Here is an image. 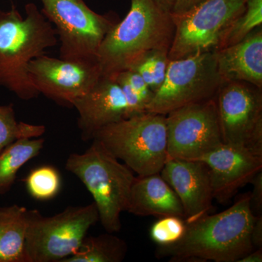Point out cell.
<instances>
[{"instance_id":"cell-1","label":"cell","mask_w":262,"mask_h":262,"mask_svg":"<svg viewBox=\"0 0 262 262\" xmlns=\"http://www.w3.org/2000/svg\"><path fill=\"white\" fill-rule=\"evenodd\" d=\"M256 217L250 207L249 192L246 193L225 211L186 223L183 238L160 246L157 254L170 261L237 262L254 250L251 232Z\"/></svg>"},{"instance_id":"cell-2","label":"cell","mask_w":262,"mask_h":262,"mask_svg":"<svg viewBox=\"0 0 262 262\" xmlns=\"http://www.w3.org/2000/svg\"><path fill=\"white\" fill-rule=\"evenodd\" d=\"M175 23L153 0H131L126 16L106 34L96 59L103 76L134 70L151 55L169 53Z\"/></svg>"},{"instance_id":"cell-3","label":"cell","mask_w":262,"mask_h":262,"mask_svg":"<svg viewBox=\"0 0 262 262\" xmlns=\"http://www.w3.org/2000/svg\"><path fill=\"white\" fill-rule=\"evenodd\" d=\"M26 16L14 6L0 10V88L24 101L39 95L29 77V63L58 42L53 24L34 3L25 6Z\"/></svg>"},{"instance_id":"cell-4","label":"cell","mask_w":262,"mask_h":262,"mask_svg":"<svg viewBox=\"0 0 262 262\" xmlns=\"http://www.w3.org/2000/svg\"><path fill=\"white\" fill-rule=\"evenodd\" d=\"M92 141L84 153H72L68 157L65 168L80 179L91 193L105 230L115 233L121 230L120 216L127 211L136 177L100 141Z\"/></svg>"},{"instance_id":"cell-5","label":"cell","mask_w":262,"mask_h":262,"mask_svg":"<svg viewBox=\"0 0 262 262\" xmlns=\"http://www.w3.org/2000/svg\"><path fill=\"white\" fill-rule=\"evenodd\" d=\"M93 139L138 176L159 173L168 159L165 115L160 114L146 113L110 124Z\"/></svg>"},{"instance_id":"cell-6","label":"cell","mask_w":262,"mask_h":262,"mask_svg":"<svg viewBox=\"0 0 262 262\" xmlns=\"http://www.w3.org/2000/svg\"><path fill=\"white\" fill-rule=\"evenodd\" d=\"M98 221L94 203L69 206L52 216L29 210L25 237L27 262H63L77 252L89 229Z\"/></svg>"},{"instance_id":"cell-7","label":"cell","mask_w":262,"mask_h":262,"mask_svg":"<svg viewBox=\"0 0 262 262\" xmlns=\"http://www.w3.org/2000/svg\"><path fill=\"white\" fill-rule=\"evenodd\" d=\"M40 1L41 12L54 24L63 59H96L103 39L120 20L115 12L96 13L84 0Z\"/></svg>"},{"instance_id":"cell-8","label":"cell","mask_w":262,"mask_h":262,"mask_svg":"<svg viewBox=\"0 0 262 262\" xmlns=\"http://www.w3.org/2000/svg\"><path fill=\"white\" fill-rule=\"evenodd\" d=\"M222 81L215 51L199 52L169 61L166 77L146 108L166 115L174 110L215 97Z\"/></svg>"},{"instance_id":"cell-9","label":"cell","mask_w":262,"mask_h":262,"mask_svg":"<svg viewBox=\"0 0 262 262\" xmlns=\"http://www.w3.org/2000/svg\"><path fill=\"white\" fill-rule=\"evenodd\" d=\"M248 0H204L180 16H173L175 34L169 60L214 51L224 32L246 9Z\"/></svg>"},{"instance_id":"cell-10","label":"cell","mask_w":262,"mask_h":262,"mask_svg":"<svg viewBox=\"0 0 262 262\" xmlns=\"http://www.w3.org/2000/svg\"><path fill=\"white\" fill-rule=\"evenodd\" d=\"M215 101L223 142L262 153V89L243 81H225Z\"/></svg>"},{"instance_id":"cell-11","label":"cell","mask_w":262,"mask_h":262,"mask_svg":"<svg viewBox=\"0 0 262 262\" xmlns=\"http://www.w3.org/2000/svg\"><path fill=\"white\" fill-rule=\"evenodd\" d=\"M168 159L198 160L223 144L215 97L165 115Z\"/></svg>"},{"instance_id":"cell-12","label":"cell","mask_w":262,"mask_h":262,"mask_svg":"<svg viewBox=\"0 0 262 262\" xmlns=\"http://www.w3.org/2000/svg\"><path fill=\"white\" fill-rule=\"evenodd\" d=\"M28 72L39 94L72 107L102 76L97 59H63L46 54L33 59Z\"/></svg>"},{"instance_id":"cell-13","label":"cell","mask_w":262,"mask_h":262,"mask_svg":"<svg viewBox=\"0 0 262 262\" xmlns=\"http://www.w3.org/2000/svg\"><path fill=\"white\" fill-rule=\"evenodd\" d=\"M198 160L208 167L213 198L220 203H227L262 170V153L225 143Z\"/></svg>"},{"instance_id":"cell-14","label":"cell","mask_w":262,"mask_h":262,"mask_svg":"<svg viewBox=\"0 0 262 262\" xmlns=\"http://www.w3.org/2000/svg\"><path fill=\"white\" fill-rule=\"evenodd\" d=\"M160 174L180 200L186 223L209 213L214 198L208 167L203 161L168 159Z\"/></svg>"},{"instance_id":"cell-15","label":"cell","mask_w":262,"mask_h":262,"mask_svg":"<svg viewBox=\"0 0 262 262\" xmlns=\"http://www.w3.org/2000/svg\"><path fill=\"white\" fill-rule=\"evenodd\" d=\"M72 107L79 114L81 138L92 140L102 127L126 119L127 105L121 88L113 77L101 76L87 94L76 100Z\"/></svg>"},{"instance_id":"cell-16","label":"cell","mask_w":262,"mask_h":262,"mask_svg":"<svg viewBox=\"0 0 262 262\" xmlns=\"http://www.w3.org/2000/svg\"><path fill=\"white\" fill-rule=\"evenodd\" d=\"M222 82L243 81L262 89V27L242 41L214 51Z\"/></svg>"},{"instance_id":"cell-17","label":"cell","mask_w":262,"mask_h":262,"mask_svg":"<svg viewBox=\"0 0 262 262\" xmlns=\"http://www.w3.org/2000/svg\"><path fill=\"white\" fill-rule=\"evenodd\" d=\"M127 211L139 216L176 215L185 220L180 200L160 173L136 177Z\"/></svg>"},{"instance_id":"cell-18","label":"cell","mask_w":262,"mask_h":262,"mask_svg":"<svg viewBox=\"0 0 262 262\" xmlns=\"http://www.w3.org/2000/svg\"><path fill=\"white\" fill-rule=\"evenodd\" d=\"M28 215L25 207H0V262H27L25 237Z\"/></svg>"},{"instance_id":"cell-19","label":"cell","mask_w":262,"mask_h":262,"mask_svg":"<svg viewBox=\"0 0 262 262\" xmlns=\"http://www.w3.org/2000/svg\"><path fill=\"white\" fill-rule=\"evenodd\" d=\"M44 144L42 138L19 139L0 153V196L9 192L19 170L39 154Z\"/></svg>"},{"instance_id":"cell-20","label":"cell","mask_w":262,"mask_h":262,"mask_svg":"<svg viewBox=\"0 0 262 262\" xmlns=\"http://www.w3.org/2000/svg\"><path fill=\"white\" fill-rule=\"evenodd\" d=\"M127 253V245L113 233L86 236L77 252L63 262H121Z\"/></svg>"},{"instance_id":"cell-21","label":"cell","mask_w":262,"mask_h":262,"mask_svg":"<svg viewBox=\"0 0 262 262\" xmlns=\"http://www.w3.org/2000/svg\"><path fill=\"white\" fill-rule=\"evenodd\" d=\"M261 24L262 0H248L246 9L222 34L215 51L237 44Z\"/></svg>"},{"instance_id":"cell-22","label":"cell","mask_w":262,"mask_h":262,"mask_svg":"<svg viewBox=\"0 0 262 262\" xmlns=\"http://www.w3.org/2000/svg\"><path fill=\"white\" fill-rule=\"evenodd\" d=\"M46 130L42 125L18 122L13 103L0 105V153L15 141L41 137Z\"/></svg>"},{"instance_id":"cell-23","label":"cell","mask_w":262,"mask_h":262,"mask_svg":"<svg viewBox=\"0 0 262 262\" xmlns=\"http://www.w3.org/2000/svg\"><path fill=\"white\" fill-rule=\"evenodd\" d=\"M27 191L37 201L53 199L60 192L61 178L58 170L51 165H42L32 170L25 180Z\"/></svg>"},{"instance_id":"cell-24","label":"cell","mask_w":262,"mask_h":262,"mask_svg":"<svg viewBox=\"0 0 262 262\" xmlns=\"http://www.w3.org/2000/svg\"><path fill=\"white\" fill-rule=\"evenodd\" d=\"M187 229L185 220L176 215L160 217L150 229V237L159 246L177 244L184 237Z\"/></svg>"},{"instance_id":"cell-25","label":"cell","mask_w":262,"mask_h":262,"mask_svg":"<svg viewBox=\"0 0 262 262\" xmlns=\"http://www.w3.org/2000/svg\"><path fill=\"white\" fill-rule=\"evenodd\" d=\"M169 61L168 53H155L147 57L134 70L141 75L155 94L165 80Z\"/></svg>"},{"instance_id":"cell-26","label":"cell","mask_w":262,"mask_h":262,"mask_svg":"<svg viewBox=\"0 0 262 262\" xmlns=\"http://www.w3.org/2000/svg\"><path fill=\"white\" fill-rule=\"evenodd\" d=\"M119 73L126 80L131 89L141 98L147 108L148 105L154 97L155 93L150 89L141 75L134 70H125Z\"/></svg>"},{"instance_id":"cell-27","label":"cell","mask_w":262,"mask_h":262,"mask_svg":"<svg viewBox=\"0 0 262 262\" xmlns=\"http://www.w3.org/2000/svg\"><path fill=\"white\" fill-rule=\"evenodd\" d=\"M250 184H252V192L250 194V207L255 216L262 215V170L258 172Z\"/></svg>"},{"instance_id":"cell-28","label":"cell","mask_w":262,"mask_h":262,"mask_svg":"<svg viewBox=\"0 0 262 262\" xmlns=\"http://www.w3.org/2000/svg\"><path fill=\"white\" fill-rule=\"evenodd\" d=\"M204 0H174L173 8L170 14L173 16H180L192 9L196 5Z\"/></svg>"},{"instance_id":"cell-29","label":"cell","mask_w":262,"mask_h":262,"mask_svg":"<svg viewBox=\"0 0 262 262\" xmlns=\"http://www.w3.org/2000/svg\"><path fill=\"white\" fill-rule=\"evenodd\" d=\"M251 244L253 248H262V216H257L253 223L251 232Z\"/></svg>"},{"instance_id":"cell-30","label":"cell","mask_w":262,"mask_h":262,"mask_svg":"<svg viewBox=\"0 0 262 262\" xmlns=\"http://www.w3.org/2000/svg\"><path fill=\"white\" fill-rule=\"evenodd\" d=\"M262 261V249L253 250L251 252L241 258L237 262H261Z\"/></svg>"},{"instance_id":"cell-31","label":"cell","mask_w":262,"mask_h":262,"mask_svg":"<svg viewBox=\"0 0 262 262\" xmlns=\"http://www.w3.org/2000/svg\"><path fill=\"white\" fill-rule=\"evenodd\" d=\"M155 4L158 5L162 9L171 13L174 0H153Z\"/></svg>"}]
</instances>
